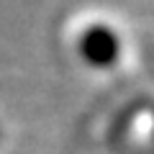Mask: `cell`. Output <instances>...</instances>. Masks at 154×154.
Segmentation results:
<instances>
[{"label":"cell","mask_w":154,"mask_h":154,"mask_svg":"<svg viewBox=\"0 0 154 154\" xmlns=\"http://www.w3.org/2000/svg\"><path fill=\"white\" fill-rule=\"evenodd\" d=\"M80 51L90 64L108 67L118 57V36L105 26H93L85 31L82 41H80Z\"/></svg>","instance_id":"1"}]
</instances>
